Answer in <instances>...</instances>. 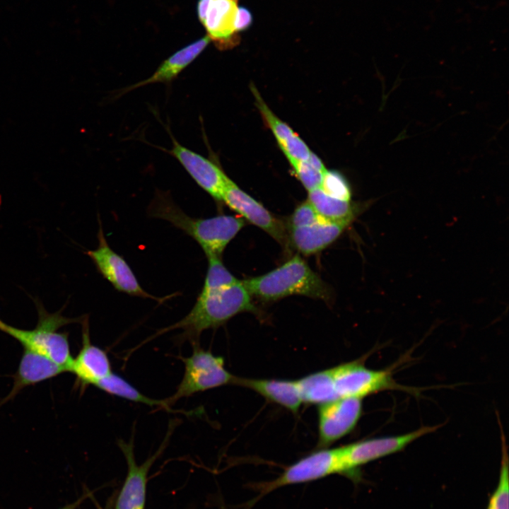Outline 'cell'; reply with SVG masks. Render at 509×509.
I'll return each instance as SVG.
<instances>
[{
	"instance_id": "obj_20",
	"label": "cell",
	"mask_w": 509,
	"mask_h": 509,
	"mask_svg": "<svg viewBox=\"0 0 509 509\" xmlns=\"http://www.w3.org/2000/svg\"><path fill=\"white\" fill-rule=\"evenodd\" d=\"M296 381L303 403L321 405L339 399L332 368L310 374Z\"/></svg>"
},
{
	"instance_id": "obj_5",
	"label": "cell",
	"mask_w": 509,
	"mask_h": 509,
	"mask_svg": "<svg viewBox=\"0 0 509 509\" xmlns=\"http://www.w3.org/2000/svg\"><path fill=\"white\" fill-rule=\"evenodd\" d=\"M192 353L189 357H180L185 365V372L176 392L165 399L170 406L182 398L236 383L238 377L226 369L222 357L202 349L199 343L192 344Z\"/></svg>"
},
{
	"instance_id": "obj_14",
	"label": "cell",
	"mask_w": 509,
	"mask_h": 509,
	"mask_svg": "<svg viewBox=\"0 0 509 509\" xmlns=\"http://www.w3.org/2000/svg\"><path fill=\"white\" fill-rule=\"evenodd\" d=\"M165 441L158 451L138 465L134 453L133 438L127 443L118 441V445L123 452L128 465V473L115 504V509H144L148 472L165 447Z\"/></svg>"
},
{
	"instance_id": "obj_9",
	"label": "cell",
	"mask_w": 509,
	"mask_h": 509,
	"mask_svg": "<svg viewBox=\"0 0 509 509\" xmlns=\"http://www.w3.org/2000/svg\"><path fill=\"white\" fill-rule=\"evenodd\" d=\"M339 398H360L382 390L402 388L386 370H372L361 361H352L332 368Z\"/></svg>"
},
{
	"instance_id": "obj_7",
	"label": "cell",
	"mask_w": 509,
	"mask_h": 509,
	"mask_svg": "<svg viewBox=\"0 0 509 509\" xmlns=\"http://www.w3.org/2000/svg\"><path fill=\"white\" fill-rule=\"evenodd\" d=\"M98 223V245L95 250L84 252L93 261L97 271L119 292L132 296L150 298L160 303L164 302L165 298L154 296L141 286L126 260L110 247L99 216Z\"/></svg>"
},
{
	"instance_id": "obj_23",
	"label": "cell",
	"mask_w": 509,
	"mask_h": 509,
	"mask_svg": "<svg viewBox=\"0 0 509 509\" xmlns=\"http://www.w3.org/2000/svg\"><path fill=\"white\" fill-rule=\"evenodd\" d=\"M252 91L256 100L257 107L264 120L271 130L282 151H285V150L294 144L300 137L288 124L279 119L271 111L259 95L255 87H252Z\"/></svg>"
},
{
	"instance_id": "obj_16",
	"label": "cell",
	"mask_w": 509,
	"mask_h": 509,
	"mask_svg": "<svg viewBox=\"0 0 509 509\" xmlns=\"http://www.w3.org/2000/svg\"><path fill=\"white\" fill-rule=\"evenodd\" d=\"M66 372L61 365L39 353L23 349L13 384L9 393L0 401V406L12 400L23 389Z\"/></svg>"
},
{
	"instance_id": "obj_29",
	"label": "cell",
	"mask_w": 509,
	"mask_h": 509,
	"mask_svg": "<svg viewBox=\"0 0 509 509\" xmlns=\"http://www.w3.org/2000/svg\"><path fill=\"white\" fill-rule=\"evenodd\" d=\"M252 23L253 16L251 11L245 6H238L234 23L235 32L238 33L247 30L252 25Z\"/></svg>"
},
{
	"instance_id": "obj_21",
	"label": "cell",
	"mask_w": 509,
	"mask_h": 509,
	"mask_svg": "<svg viewBox=\"0 0 509 509\" xmlns=\"http://www.w3.org/2000/svg\"><path fill=\"white\" fill-rule=\"evenodd\" d=\"M308 201L322 218L329 221H352L359 209L356 204L332 197L320 188L309 192Z\"/></svg>"
},
{
	"instance_id": "obj_25",
	"label": "cell",
	"mask_w": 509,
	"mask_h": 509,
	"mask_svg": "<svg viewBox=\"0 0 509 509\" xmlns=\"http://www.w3.org/2000/svg\"><path fill=\"white\" fill-rule=\"evenodd\" d=\"M208 269L202 288H216L239 281L224 266L221 257H208Z\"/></svg>"
},
{
	"instance_id": "obj_31",
	"label": "cell",
	"mask_w": 509,
	"mask_h": 509,
	"mask_svg": "<svg viewBox=\"0 0 509 509\" xmlns=\"http://www.w3.org/2000/svg\"><path fill=\"white\" fill-rule=\"evenodd\" d=\"M314 168L319 171L324 173L327 170L321 160L313 153L311 152L308 159L307 160Z\"/></svg>"
},
{
	"instance_id": "obj_6",
	"label": "cell",
	"mask_w": 509,
	"mask_h": 509,
	"mask_svg": "<svg viewBox=\"0 0 509 509\" xmlns=\"http://www.w3.org/2000/svg\"><path fill=\"white\" fill-rule=\"evenodd\" d=\"M438 426H423L395 436L357 441L339 447L344 475L356 480L361 465L403 450L420 437L432 433Z\"/></svg>"
},
{
	"instance_id": "obj_17",
	"label": "cell",
	"mask_w": 509,
	"mask_h": 509,
	"mask_svg": "<svg viewBox=\"0 0 509 509\" xmlns=\"http://www.w3.org/2000/svg\"><path fill=\"white\" fill-rule=\"evenodd\" d=\"M351 221L322 220L315 224L290 229V240L300 253L318 252L334 242Z\"/></svg>"
},
{
	"instance_id": "obj_15",
	"label": "cell",
	"mask_w": 509,
	"mask_h": 509,
	"mask_svg": "<svg viewBox=\"0 0 509 509\" xmlns=\"http://www.w3.org/2000/svg\"><path fill=\"white\" fill-rule=\"evenodd\" d=\"M238 4V0H211L202 25L219 49H230L240 41L234 27Z\"/></svg>"
},
{
	"instance_id": "obj_13",
	"label": "cell",
	"mask_w": 509,
	"mask_h": 509,
	"mask_svg": "<svg viewBox=\"0 0 509 509\" xmlns=\"http://www.w3.org/2000/svg\"><path fill=\"white\" fill-rule=\"evenodd\" d=\"M221 202H224L245 219L264 230L279 243H286V233L282 223L229 177L223 190Z\"/></svg>"
},
{
	"instance_id": "obj_27",
	"label": "cell",
	"mask_w": 509,
	"mask_h": 509,
	"mask_svg": "<svg viewBox=\"0 0 509 509\" xmlns=\"http://www.w3.org/2000/svg\"><path fill=\"white\" fill-rule=\"evenodd\" d=\"M291 165L308 192L320 187L324 173L314 168L308 160L293 162Z\"/></svg>"
},
{
	"instance_id": "obj_22",
	"label": "cell",
	"mask_w": 509,
	"mask_h": 509,
	"mask_svg": "<svg viewBox=\"0 0 509 509\" xmlns=\"http://www.w3.org/2000/svg\"><path fill=\"white\" fill-rule=\"evenodd\" d=\"M95 387L109 394L129 401L144 404L150 406L161 407L168 411H173L167 404L165 399H155L146 396L124 378L114 373H110L108 376L98 382Z\"/></svg>"
},
{
	"instance_id": "obj_19",
	"label": "cell",
	"mask_w": 509,
	"mask_h": 509,
	"mask_svg": "<svg viewBox=\"0 0 509 509\" xmlns=\"http://www.w3.org/2000/svg\"><path fill=\"white\" fill-rule=\"evenodd\" d=\"M237 385L247 387L290 411L298 413L303 401L296 380L237 378Z\"/></svg>"
},
{
	"instance_id": "obj_12",
	"label": "cell",
	"mask_w": 509,
	"mask_h": 509,
	"mask_svg": "<svg viewBox=\"0 0 509 509\" xmlns=\"http://www.w3.org/2000/svg\"><path fill=\"white\" fill-rule=\"evenodd\" d=\"M172 148L168 152L175 157L193 180L216 201H221L228 177L213 160L180 144L170 134Z\"/></svg>"
},
{
	"instance_id": "obj_2",
	"label": "cell",
	"mask_w": 509,
	"mask_h": 509,
	"mask_svg": "<svg viewBox=\"0 0 509 509\" xmlns=\"http://www.w3.org/2000/svg\"><path fill=\"white\" fill-rule=\"evenodd\" d=\"M147 211L149 216L169 222L192 238L206 257H221L228 243L245 225L242 218L230 215L191 217L173 201L168 192L162 191L155 194Z\"/></svg>"
},
{
	"instance_id": "obj_4",
	"label": "cell",
	"mask_w": 509,
	"mask_h": 509,
	"mask_svg": "<svg viewBox=\"0 0 509 509\" xmlns=\"http://www.w3.org/2000/svg\"><path fill=\"white\" fill-rule=\"evenodd\" d=\"M242 281L251 295L264 300L291 295L327 300L330 296L327 284L299 255L267 274Z\"/></svg>"
},
{
	"instance_id": "obj_28",
	"label": "cell",
	"mask_w": 509,
	"mask_h": 509,
	"mask_svg": "<svg viewBox=\"0 0 509 509\" xmlns=\"http://www.w3.org/2000/svg\"><path fill=\"white\" fill-rule=\"evenodd\" d=\"M322 220L308 201L300 204L289 220V228H295L315 224Z\"/></svg>"
},
{
	"instance_id": "obj_32",
	"label": "cell",
	"mask_w": 509,
	"mask_h": 509,
	"mask_svg": "<svg viewBox=\"0 0 509 509\" xmlns=\"http://www.w3.org/2000/svg\"><path fill=\"white\" fill-rule=\"evenodd\" d=\"M86 496L81 497L74 503H69L60 509H76L81 504Z\"/></svg>"
},
{
	"instance_id": "obj_26",
	"label": "cell",
	"mask_w": 509,
	"mask_h": 509,
	"mask_svg": "<svg viewBox=\"0 0 509 509\" xmlns=\"http://www.w3.org/2000/svg\"><path fill=\"white\" fill-rule=\"evenodd\" d=\"M327 195L351 201V192L345 177L337 171L326 170L320 187Z\"/></svg>"
},
{
	"instance_id": "obj_3",
	"label": "cell",
	"mask_w": 509,
	"mask_h": 509,
	"mask_svg": "<svg viewBox=\"0 0 509 509\" xmlns=\"http://www.w3.org/2000/svg\"><path fill=\"white\" fill-rule=\"evenodd\" d=\"M38 314V321L33 329H22L10 325L0 319V331L17 340L26 349L44 356L69 372L73 357L71 354L69 334L57 330L65 325L81 323L83 316L66 317L63 308L50 313L38 298H33Z\"/></svg>"
},
{
	"instance_id": "obj_1",
	"label": "cell",
	"mask_w": 509,
	"mask_h": 509,
	"mask_svg": "<svg viewBox=\"0 0 509 509\" xmlns=\"http://www.w3.org/2000/svg\"><path fill=\"white\" fill-rule=\"evenodd\" d=\"M251 296L242 281L220 288H202L186 316L158 330L150 339L169 331L181 329L180 341L197 344L204 330L216 328L240 312H255Z\"/></svg>"
},
{
	"instance_id": "obj_11",
	"label": "cell",
	"mask_w": 509,
	"mask_h": 509,
	"mask_svg": "<svg viewBox=\"0 0 509 509\" xmlns=\"http://www.w3.org/2000/svg\"><path fill=\"white\" fill-rule=\"evenodd\" d=\"M81 324V347L77 356L73 358L69 372L76 376L75 386L80 391H84L90 385L95 386L112 371L107 352L90 341L88 315L83 316Z\"/></svg>"
},
{
	"instance_id": "obj_24",
	"label": "cell",
	"mask_w": 509,
	"mask_h": 509,
	"mask_svg": "<svg viewBox=\"0 0 509 509\" xmlns=\"http://www.w3.org/2000/svg\"><path fill=\"white\" fill-rule=\"evenodd\" d=\"M508 456L504 436L502 435V457L498 486L486 509H509Z\"/></svg>"
},
{
	"instance_id": "obj_8",
	"label": "cell",
	"mask_w": 509,
	"mask_h": 509,
	"mask_svg": "<svg viewBox=\"0 0 509 509\" xmlns=\"http://www.w3.org/2000/svg\"><path fill=\"white\" fill-rule=\"evenodd\" d=\"M336 473L344 474L339 447L321 448L289 466L276 479L257 486L259 495L252 503L279 487L315 481Z\"/></svg>"
},
{
	"instance_id": "obj_18",
	"label": "cell",
	"mask_w": 509,
	"mask_h": 509,
	"mask_svg": "<svg viewBox=\"0 0 509 509\" xmlns=\"http://www.w3.org/2000/svg\"><path fill=\"white\" fill-rule=\"evenodd\" d=\"M210 42L206 35L177 50L165 59L148 78L124 88L121 94L152 83L171 82L200 55Z\"/></svg>"
},
{
	"instance_id": "obj_10",
	"label": "cell",
	"mask_w": 509,
	"mask_h": 509,
	"mask_svg": "<svg viewBox=\"0 0 509 509\" xmlns=\"http://www.w3.org/2000/svg\"><path fill=\"white\" fill-rule=\"evenodd\" d=\"M362 399L339 398L320 405L318 447L326 448L349 434L362 414Z\"/></svg>"
},
{
	"instance_id": "obj_30",
	"label": "cell",
	"mask_w": 509,
	"mask_h": 509,
	"mask_svg": "<svg viewBox=\"0 0 509 509\" xmlns=\"http://www.w3.org/2000/svg\"><path fill=\"white\" fill-rule=\"evenodd\" d=\"M211 0H198L197 6V16L202 24L205 20Z\"/></svg>"
}]
</instances>
